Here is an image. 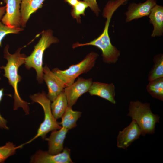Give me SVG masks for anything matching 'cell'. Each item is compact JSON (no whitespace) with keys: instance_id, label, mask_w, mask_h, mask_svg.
Instances as JSON below:
<instances>
[{"instance_id":"obj_24","label":"cell","mask_w":163,"mask_h":163,"mask_svg":"<svg viewBox=\"0 0 163 163\" xmlns=\"http://www.w3.org/2000/svg\"><path fill=\"white\" fill-rule=\"evenodd\" d=\"M84 1L88 3L91 10L96 16H98L100 11L96 0H84Z\"/></svg>"},{"instance_id":"obj_27","label":"cell","mask_w":163,"mask_h":163,"mask_svg":"<svg viewBox=\"0 0 163 163\" xmlns=\"http://www.w3.org/2000/svg\"><path fill=\"white\" fill-rule=\"evenodd\" d=\"M6 6L0 7V20H1L3 15L5 14L6 10Z\"/></svg>"},{"instance_id":"obj_12","label":"cell","mask_w":163,"mask_h":163,"mask_svg":"<svg viewBox=\"0 0 163 163\" xmlns=\"http://www.w3.org/2000/svg\"><path fill=\"white\" fill-rule=\"evenodd\" d=\"M156 4L155 0H147L144 3L138 4H130L127 11L125 13L126 22L148 16L152 8Z\"/></svg>"},{"instance_id":"obj_10","label":"cell","mask_w":163,"mask_h":163,"mask_svg":"<svg viewBox=\"0 0 163 163\" xmlns=\"http://www.w3.org/2000/svg\"><path fill=\"white\" fill-rule=\"evenodd\" d=\"M43 79L48 88L47 96L53 101L64 91L65 88L63 82L46 65L43 67Z\"/></svg>"},{"instance_id":"obj_3","label":"cell","mask_w":163,"mask_h":163,"mask_svg":"<svg viewBox=\"0 0 163 163\" xmlns=\"http://www.w3.org/2000/svg\"><path fill=\"white\" fill-rule=\"evenodd\" d=\"M52 30L49 29L41 33V37L31 54L25 58V66L27 69L32 68L37 73V79L39 83L43 82V58L45 50L53 43H57L59 39L53 36Z\"/></svg>"},{"instance_id":"obj_9","label":"cell","mask_w":163,"mask_h":163,"mask_svg":"<svg viewBox=\"0 0 163 163\" xmlns=\"http://www.w3.org/2000/svg\"><path fill=\"white\" fill-rule=\"evenodd\" d=\"M6 4V13L2 23L8 27L19 28L21 26L20 6L21 0H3Z\"/></svg>"},{"instance_id":"obj_20","label":"cell","mask_w":163,"mask_h":163,"mask_svg":"<svg viewBox=\"0 0 163 163\" xmlns=\"http://www.w3.org/2000/svg\"><path fill=\"white\" fill-rule=\"evenodd\" d=\"M154 64L148 75L149 81L163 77V55H156L153 59Z\"/></svg>"},{"instance_id":"obj_13","label":"cell","mask_w":163,"mask_h":163,"mask_svg":"<svg viewBox=\"0 0 163 163\" xmlns=\"http://www.w3.org/2000/svg\"><path fill=\"white\" fill-rule=\"evenodd\" d=\"M91 95H96L115 104V87L113 83L93 82L88 91Z\"/></svg>"},{"instance_id":"obj_19","label":"cell","mask_w":163,"mask_h":163,"mask_svg":"<svg viewBox=\"0 0 163 163\" xmlns=\"http://www.w3.org/2000/svg\"><path fill=\"white\" fill-rule=\"evenodd\" d=\"M148 92L153 97L163 101V77L149 81L146 86Z\"/></svg>"},{"instance_id":"obj_7","label":"cell","mask_w":163,"mask_h":163,"mask_svg":"<svg viewBox=\"0 0 163 163\" xmlns=\"http://www.w3.org/2000/svg\"><path fill=\"white\" fill-rule=\"evenodd\" d=\"M92 82L91 78L86 79L80 77L72 85L65 88L64 91L68 101V106L72 107L82 94L88 91Z\"/></svg>"},{"instance_id":"obj_22","label":"cell","mask_w":163,"mask_h":163,"mask_svg":"<svg viewBox=\"0 0 163 163\" xmlns=\"http://www.w3.org/2000/svg\"><path fill=\"white\" fill-rule=\"evenodd\" d=\"M88 7L89 5L86 2L79 0L78 3L72 7L71 11L72 16L76 19L78 23H81V15L85 16V11Z\"/></svg>"},{"instance_id":"obj_25","label":"cell","mask_w":163,"mask_h":163,"mask_svg":"<svg viewBox=\"0 0 163 163\" xmlns=\"http://www.w3.org/2000/svg\"><path fill=\"white\" fill-rule=\"evenodd\" d=\"M1 71H0V73ZM4 95V89H0V102L1 101ZM7 120L5 119L0 114V128L8 130L9 128L7 125Z\"/></svg>"},{"instance_id":"obj_1","label":"cell","mask_w":163,"mask_h":163,"mask_svg":"<svg viewBox=\"0 0 163 163\" xmlns=\"http://www.w3.org/2000/svg\"><path fill=\"white\" fill-rule=\"evenodd\" d=\"M127 0H110L108 1L103 10V16L106 18V20L102 33L97 38L89 43H80L77 42L72 45V48L88 45L95 46L101 50L104 62L108 64L115 63L120 55V52L111 43L108 34L109 27L114 13Z\"/></svg>"},{"instance_id":"obj_21","label":"cell","mask_w":163,"mask_h":163,"mask_svg":"<svg viewBox=\"0 0 163 163\" xmlns=\"http://www.w3.org/2000/svg\"><path fill=\"white\" fill-rule=\"evenodd\" d=\"M24 143L16 146L12 142H8L0 147V163L4 162L8 157L16 153V150L23 147Z\"/></svg>"},{"instance_id":"obj_17","label":"cell","mask_w":163,"mask_h":163,"mask_svg":"<svg viewBox=\"0 0 163 163\" xmlns=\"http://www.w3.org/2000/svg\"><path fill=\"white\" fill-rule=\"evenodd\" d=\"M82 114L81 112L74 111L72 107L68 106L61 117V121L59 124L68 130H70L77 126V122Z\"/></svg>"},{"instance_id":"obj_14","label":"cell","mask_w":163,"mask_h":163,"mask_svg":"<svg viewBox=\"0 0 163 163\" xmlns=\"http://www.w3.org/2000/svg\"><path fill=\"white\" fill-rule=\"evenodd\" d=\"M68 131L62 127L59 129L52 131L49 137L44 139L48 142L49 153L56 154L62 151L64 142Z\"/></svg>"},{"instance_id":"obj_8","label":"cell","mask_w":163,"mask_h":163,"mask_svg":"<svg viewBox=\"0 0 163 163\" xmlns=\"http://www.w3.org/2000/svg\"><path fill=\"white\" fill-rule=\"evenodd\" d=\"M30 162L34 163H72L70 150L64 148L62 152L51 154L47 152L39 150L31 158Z\"/></svg>"},{"instance_id":"obj_4","label":"cell","mask_w":163,"mask_h":163,"mask_svg":"<svg viewBox=\"0 0 163 163\" xmlns=\"http://www.w3.org/2000/svg\"><path fill=\"white\" fill-rule=\"evenodd\" d=\"M129 110L128 115L138 124L141 130V135L154 133L156 124L160 122V117L152 113L149 103L138 100L131 101Z\"/></svg>"},{"instance_id":"obj_26","label":"cell","mask_w":163,"mask_h":163,"mask_svg":"<svg viewBox=\"0 0 163 163\" xmlns=\"http://www.w3.org/2000/svg\"><path fill=\"white\" fill-rule=\"evenodd\" d=\"M64 2L67 3L72 7L75 5L78 2L79 0H64Z\"/></svg>"},{"instance_id":"obj_5","label":"cell","mask_w":163,"mask_h":163,"mask_svg":"<svg viewBox=\"0 0 163 163\" xmlns=\"http://www.w3.org/2000/svg\"><path fill=\"white\" fill-rule=\"evenodd\" d=\"M30 97L33 102L38 103L42 107L44 112V117L36 135L25 143V145L31 143L39 137L44 139L46 134L50 132L59 129L62 127L52 114L51 107V101L44 91H43L41 93L31 95Z\"/></svg>"},{"instance_id":"obj_18","label":"cell","mask_w":163,"mask_h":163,"mask_svg":"<svg viewBox=\"0 0 163 163\" xmlns=\"http://www.w3.org/2000/svg\"><path fill=\"white\" fill-rule=\"evenodd\" d=\"M68 107V101L64 90L51 104L52 114L55 119L61 117Z\"/></svg>"},{"instance_id":"obj_16","label":"cell","mask_w":163,"mask_h":163,"mask_svg":"<svg viewBox=\"0 0 163 163\" xmlns=\"http://www.w3.org/2000/svg\"><path fill=\"white\" fill-rule=\"evenodd\" d=\"M149 22L154 27L151 36H160L163 33V7L157 4L152 9L149 15Z\"/></svg>"},{"instance_id":"obj_11","label":"cell","mask_w":163,"mask_h":163,"mask_svg":"<svg viewBox=\"0 0 163 163\" xmlns=\"http://www.w3.org/2000/svg\"><path fill=\"white\" fill-rule=\"evenodd\" d=\"M141 130L136 123L133 120L122 131H120L117 138V147L126 149L131 143L139 138Z\"/></svg>"},{"instance_id":"obj_23","label":"cell","mask_w":163,"mask_h":163,"mask_svg":"<svg viewBox=\"0 0 163 163\" xmlns=\"http://www.w3.org/2000/svg\"><path fill=\"white\" fill-rule=\"evenodd\" d=\"M23 28L10 27L3 24L0 21V46H2V41L7 34H18L23 30Z\"/></svg>"},{"instance_id":"obj_6","label":"cell","mask_w":163,"mask_h":163,"mask_svg":"<svg viewBox=\"0 0 163 163\" xmlns=\"http://www.w3.org/2000/svg\"><path fill=\"white\" fill-rule=\"evenodd\" d=\"M99 56L96 53L92 52L87 54L81 61L72 65L64 70L56 68L52 71L60 79L66 87L72 85L80 75L90 71L94 66Z\"/></svg>"},{"instance_id":"obj_15","label":"cell","mask_w":163,"mask_h":163,"mask_svg":"<svg viewBox=\"0 0 163 163\" xmlns=\"http://www.w3.org/2000/svg\"><path fill=\"white\" fill-rule=\"evenodd\" d=\"M45 0H21L20 6L21 26L26 27L31 15L43 7Z\"/></svg>"},{"instance_id":"obj_2","label":"cell","mask_w":163,"mask_h":163,"mask_svg":"<svg viewBox=\"0 0 163 163\" xmlns=\"http://www.w3.org/2000/svg\"><path fill=\"white\" fill-rule=\"evenodd\" d=\"M9 45H7L4 50V57L7 60V62L5 66H2L0 68L4 70L3 76L8 79L9 84L13 88L14 110H16L21 107L26 114H28L29 113V103L21 98L18 90V83L21 79L18 74V69L22 64L25 63L27 56L25 54L20 53L23 47L19 48L13 54L9 53Z\"/></svg>"}]
</instances>
